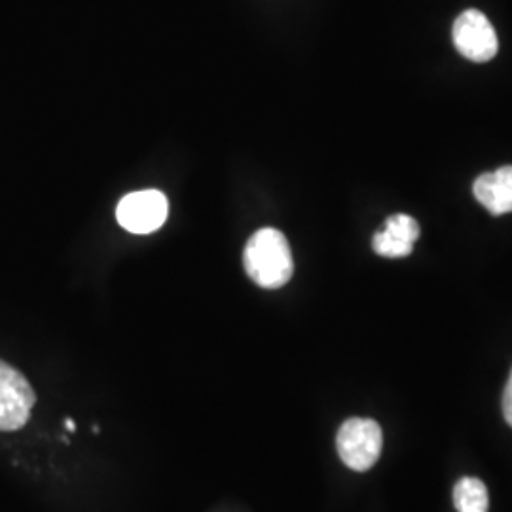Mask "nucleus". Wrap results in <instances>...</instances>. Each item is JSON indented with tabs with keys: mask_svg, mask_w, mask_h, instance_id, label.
<instances>
[{
	"mask_svg": "<svg viewBox=\"0 0 512 512\" xmlns=\"http://www.w3.org/2000/svg\"><path fill=\"white\" fill-rule=\"evenodd\" d=\"M247 275L262 289H279L291 281L294 258L287 238L275 228L255 232L243 251Z\"/></svg>",
	"mask_w": 512,
	"mask_h": 512,
	"instance_id": "obj_1",
	"label": "nucleus"
},
{
	"mask_svg": "<svg viewBox=\"0 0 512 512\" xmlns=\"http://www.w3.org/2000/svg\"><path fill=\"white\" fill-rule=\"evenodd\" d=\"M452 38L459 54L475 63L494 59L499 50L494 25L480 10H465L452 27Z\"/></svg>",
	"mask_w": 512,
	"mask_h": 512,
	"instance_id": "obj_4",
	"label": "nucleus"
},
{
	"mask_svg": "<svg viewBox=\"0 0 512 512\" xmlns=\"http://www.w3.org/2000/svg\"><path fill=\"white\" fill-rule=\"evenodd\" d=\"M503 416L512 427V370L509 382H507L505 391H503Z\"/></svg>",
	"mask_w": 512,
	"mask_h": 512,
	"instance_id": "obj_9",
	"label": "nucleus"
},
{
	"mask_svg": "<svg viewBox=\"0 0 512 512\" xmlns=\"http://www.w3.org/2000/svg\"><path fill=\"white\" fill-rule=\"evenodd\" d=\"M37 395L33 385L18 368L0 359V431H18L25 427Z\"/></svg>",
	"mask_w": 512,
	"mask_h": 512,
	"instance_id": "obj_3",
	"label": "nucleus"
},
{
	"mask_svg": "<svg viewBox=\"0 0 512 512\" xmlns=\"http://www.w3.org/2000/svg\"><path fill=\"white\" fill-rule=\"evenodd\" d=\"M65 425H67V429H69V431H74V429H76V425H74L73 420L65 421Z\"/></svg>",
	"mask_w": 512,
	"mask_h": 512,
	"instance_id": "obj_10",
	"label": "nucleus"
},
{
	"mask_svg": "<svg viewBox=\"0 0 512 512\" xmlns=\"http://www.w3.org/2000/svg\"><path fill=\"white\" fill-rule=\"evenodd\" d=\"M473 194L495 217L512 213V165L480 175L473 184Z\"/></svg>",
	"mask_w": 512,
	"mask_h": 512,
	"instance_id": "obj_7",
	"label": "nucleus"
},
{
	"mask_svg": "<svg viewBox=\"0 0 512 512\" xmlns=\"http://www.w3.org/2000/svg\"><path fill=\"white\" fill-rule=\"evenodd\" d=\"M454 505L458 512H488V488L478 478H461L454 488Z\"/></svg>",
	"mask_w": 512,
	"mask_h": 512,
	"instance_id": "obj_8",
	"label": "nucleus"
},
{
	"mask_svg": "<svg viewBox=\"0 0 512 512\" xmlns=\"http://www.w3.org/2000/svg\"><path fill=\"white\" fill-rule=\"evenodd\" d=\"M167 211V198L160 190H139L118 203L116 219L131 234H150L164 226Z\"/></svg>",
	"mask_w": 512,
	"mask_h": 512,
	"instance_id": "obj_5",
	"label": "nucleus"
},
{
	"mask_svg": "<svg viewBox=\"0 0 512 512\" xmlns=\"http://www.w3.org/2000/svg\"><path fill=\"white\" fill-rule=\"evenodd\" d=\"M420 238V224L408 215H393L385 220L384 230L372 239L376 255L403 258L412 255L414 243Z\"/></svg>",
	"mask_w": 512,
	"mask_h": 512,
	"instance_id": "obj_6",
	"label": "nucleus"
},
{
	"mask_svg": "<svg viewBox=\"0 0 512 512\" xmlns=\"http://www.w3.org/2000/svg\"><path fill=\"white\" fill-rule=\"evenodd\" d=\"M384 446L382 427L374 420L351 418L344 421L336 435L338 456L353 471H368L380 459Z\"/></svg>",
	"mask_w": 512,
	"mask_h": 512,
	"instance_id": "obj_2",
	"label": "nucleus"
}]
</instances>
